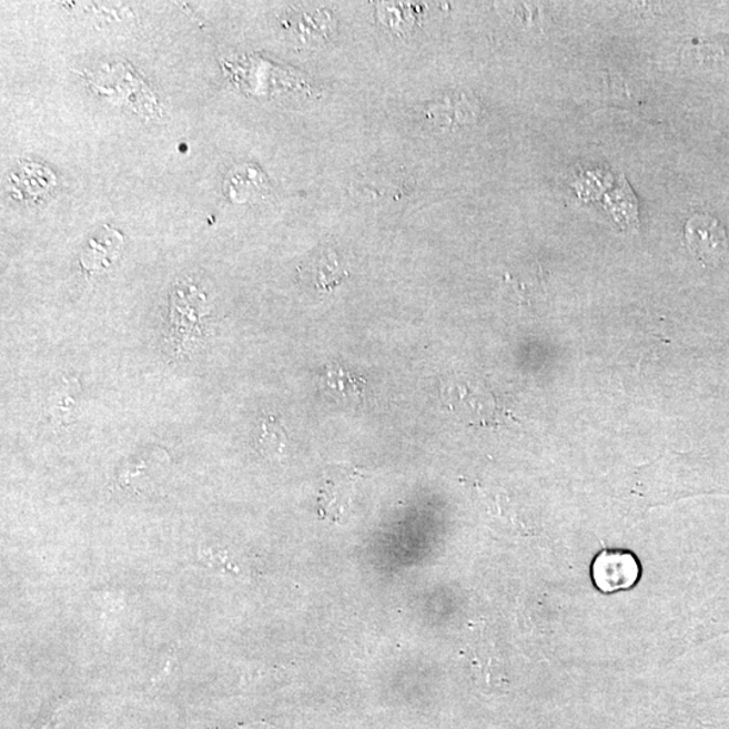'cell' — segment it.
Masks as SVG:
<instances>
[{"label":"cell","mask_w":729,"mask_h":729,"mask_svg":"<svg viewBox=\"0 0 729 729\" xmlns=\"http://www.w3.org/2000/svg\"><path fill=\"white\" fill-rule=\"evenodd\" d=\"M641 567L635 554L628 550L604 548L591 564V578L596 588L610 595L629 590L639 583Z\"/></svg>","instance_id":"6da1fadb"},{"label":"cell","mask_w":729,"mask_h":729,"mask_svg":"<svg viewBox=\"0 0 729 729\" xmlns=\"http://www.w3.org/2000/svg\"><path fill=\"white\" fill-rule=\"evenodd\" d=\"M209 314L207 297L195 285L185 284L173 290L170 317L178 346H189V342L201 335V322Z\"/></svg>","instance_id":"7a4b0ae2"},{"label":"cell","mask_w":729,"mask_h":729,"mask_svg":"<svg viewBox=\"0 0 729 729\" xmlns=\"http://www.w3.org/2000/svg\"><path fill=\"white\" fill-rule=\"evenodd\" d=\"M689 251L706 266H718L727 259L729 245L725 227L709 214H696L685 226Z\"/></svg>","instance_id":"3957f363"},{"label":"cell","mask_w":729,"mask_h":729,"mask_svg":"<svg viewBox=\"0 0 729 729\" xmlns=\"http://www.w3.org/2000/svg\"><path fill=\"white\" fill-rule=\"evenodd\" d=\"M123 236L108 227V232L93 236L81 253L80 264L85 273L95 274L108 271L120 257Z\"/></svg>","instance_id":"277c9868"},{"label":"cell","mask_w":729,"mask_h":729,"mask_svg":"<svg viewBox=\"0 0 729 729\" xmlns=\"http://www.w3.org/2000/svg\"><path fill=\"white\" fill-rule=\"evenodd\" d=\"M80 396V384L77 378L62 377L61 383L53 386L48 398V414L53 425L70 426L74 421Z\"/></svg>","instance_id":"5b68a950"},{"label":"cell","mask_w":729,"mask_h":729,"mask_svg":"<svg viewBox=\"0 0 729 729\" xmlns=\"http://www.w3.org/2000/svg\"><path fill=\"white\" fill-rule=\"evenodd\" d=\"M327 388L342 401L360 402L363 397V384L341 366H330L326 373Z\"/></svg>","instance_id":"8992f818"},{"label":"cell","mask_w":729,"mask_h":729,"mask_svg":"<svg viewBox=\"0 0 729 729\" xmlns=\"http://www.w3.org/2000/svg\"><path fill=\"white\" fill-rule=\"evenodd\" d=\"M260 446L266 456L280 457L288 445V434L276 416H267L261 422Z\"/></svg>","instance_id":"52a82bcc"},{"label":"cell","mask_w":729,"mask_h":729,"mask_svg":"<svg viewBox=\"0 0 729 729\" xmlns=\"http://www.w3.org/2000/svg\"><path fill=\"white\" fill-rule=\"evenodd\" d=\"M314 282L322 290H333L342 283L346 273L333 253L317 257L314 264Z\"/></svg>","instance_id":"ba28073f"}]
</instances>
